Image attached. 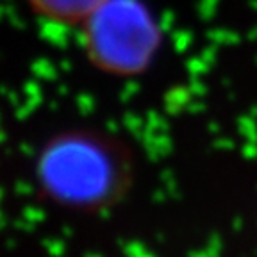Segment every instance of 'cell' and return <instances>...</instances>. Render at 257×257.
I'll use <instances>...</instances> for the list:
<instances>
[{"mask_svg": "<svg viewBox=\"0 0 257 257\" xmlns=\"http://www.w3.org/2000/svg\"><path fill=\"white\" fill-rule=\"evenodd\" d=\"M82 27L89 61L112 75L141 73L159 47V25L141 0H107Z\"/></svg>", "mask_w": 257, "mask_h": 257, "instance_id": "7a4b0ae2", "label": "cell"}, {"mask_svg": "<svg viewBox=\"0 0 257 257\" xmlns=\"http://www.w3.org/2000/svg\"><path fill=\"white\" fill-rule=\"evenodd\" d=\"M107 0H27L36 15L66 25H82Z\"/></svg>", "mask_w": 257, "mask_h": 257, "instance_id": "3957f363", "label": "cell"}, {"mask_svg": "<svg viewBox=\"0 0 257 257\" xmlns=\"http://www.w3.org/2000/svg\"><path fill=\"white\" fill-rule=\"evenodd\" d=\"M125 172V157L118 147L88 133L57 138L40 159L45 189L72 204L105 200L123 184Z\"/></svg>", "mask_w": 257, "mask_h": 257, "instance_id": "6da1fadb", "label": "cell"}]
</instances>
